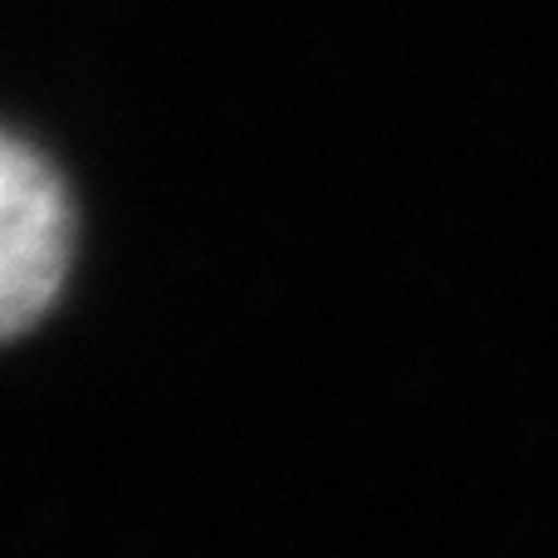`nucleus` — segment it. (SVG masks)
<instances>
[{
  "mask_svg": "<svg viewBox=\"0 0 558 558\" xmlns=\"http://www.w3.org/2000/svg\"><path fill=\"white\" fill-rule=\"evenodd\" d=\"M74 221L54 167L5 137L0 147V328L20 338L45 318L69 275Z\"/></svg>",
  "mask_w": 558,
  "mask_h": 558,
  "instance_id": "nucleus-1",
  "label": "nucleus"
}]
</instances>
